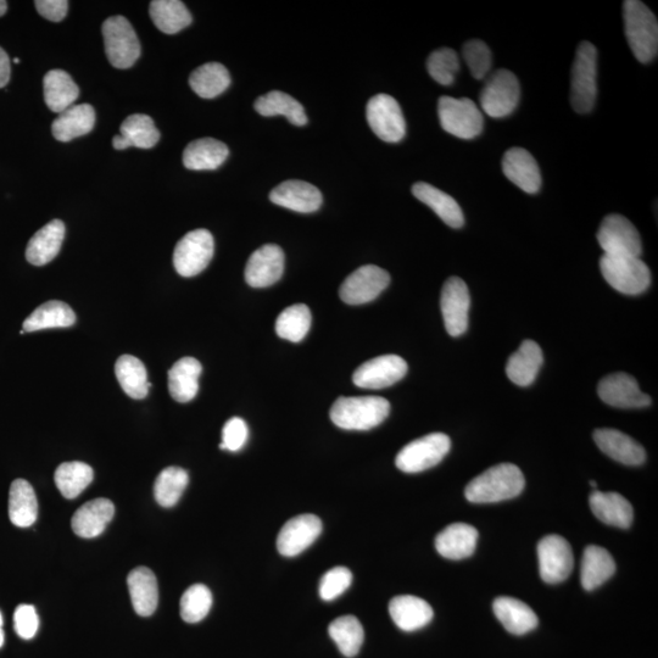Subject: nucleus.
<instances>
[{
    "mask_svg": "<svg viewBox=\"0 0 658 658\" xmlns=\"http://www.w3.org/2000/svg\"><path fill=\"white\" fill-rule=\"evenodd\" d=\"M470 306L471 297L467 284L459 277H450L442 289L440 308L446 332L451 337H460L467 331Z\"/></svg>",
    "mask_w": 658,
    "mask_h": 658,
    "instance_id": "nucleus-15",
    "label": "nucleus"
},
{
    "mask_svg": "<svg viewBox=\"0 0 658 658\" xmlns=\"http://www.w3.org/2000/svg\"><path fill=\"white\" fill-rule=\"evenodd\" d=\"M451 440L444 433H432L404 446L395 465L405 473H420L437 466L448 455Z\"/></svg>",
    "mask_w": 658,
    "mask_h": 658,
    "instance_id": "nucleus-9",
    "label": "nucleus"
},
{
    "mask_svg": "<svg viewBox=\"0 0 658 658\" xmlns=\"http://www.w3.org/2000/svg\"><path fill=\"white\" fill-rule=\"evenodd\" d=\"M427 70L434 81L442 86L453 85L455 76L460 70L459 55L454 49L442 48L436 50L427 60Z\"/></svg>",
    "mask_w": 658,
    "mask_h": 658,
    "instance_id": "nucleus-49",
    "label": "nucleus"
},
{
    "mask_svg": "<svg viewBox=\"0 0 658 658\" xmlns=\"http://www.w3.org/2000/svg\"><path fill=\"white\" fill-rule=\"evenodd\" d=\"M203 366L197 359L183 358L178 360L169 371V392L177 403L186 404L192 401L199 392V377Z\"/></svg>",
    "mask_w": 658,
    "mask_h": 658,
    "instance_id": "nucleus-34",
    "label": "nucleus"
},
{
    "mask_svg": "<svg viewBox=\"0 0 658 658\" xmlns=\"http://www.w3.org/2000/svg\"><path fill=\"white\" fill-rule=\"evenodd\" d=\"M493 610L496 618L511 634H527L538 627L537 615L521 600L501 596L494 601Z\"/></svg>",
    "mask_w": 658,
    "mask_h": 658,
    "instance_id": "nucleus-33",
    "label": "nucleus"
},
{
    "mask_svg": "<svg viewBox=\"0 0 658 658\" xmlns=\"http://www.w3.org/2000/svg\"><path fill=\"white\" fill-rule=\"evenodd\" d=\"M328 633L345 657L358 655L365 639L364 628L354 616L337 618L329 624Z\"/></svg>",
    "mask_w": 658,
    "mask_h": 658,
    "instance_id": "nucleus-44",
    "label": "nucleus"
},
{
    "mask_svg": "<svg viewBox=\"0 0 658 658\" xmlns=\"http://www.w3.org/2000/svg\"><path fill=\"white\" fill-rule=\"evenodd\" d=\"M38 503L35 490L25 479H16L9 493V517L16 527L27 528L36 523Z\"/></svg>",
    "mask_w": 658,
    "mask_h": 658,
    "instance_id": "nucleus-37",
    "label": "nucleus"
},
{
    "mask_svg": "<svg viewBox=\"0 0 658 658\" xmlns=\"http://www.w3.org/2000/svg\"><path fill=\"white\" fill-rule=\"evenodd\" d=\"M230 155L225 143L214 138L197 139L189 143L183 153V165L188 170L211 171L219 169Z\"/></svg>",
    "mask_w": 658,
    "mask_h": 658,
    "instance_id": "nucleus-31",
    "label": "nucleus"
},
{
    "mask_svg": "<svg viewBox=\"0 0 658 658\" xmlns=\"http://www.w3.org/2000/svg\"><path fill=\"white\" fill-rule=\"evenodd\" d=\"M590 485H591V488H594V489L598 488V483H596L594 481H590Z\"/></svg>",
    "mask_w": 658,
    "mask_h": 658,
    "instance_id": "nucleus-59",
    "label": "nucleus"
},
{
    "mask_svg": "<svg viewBox=\"0 0 658 658\" xmlns=\"http://www.w3.org/2000/svg\"><path fill=\"white\" fill-rule=\"evenodd\" d=\"M598 394L604 403L618 409H643L651 405L650 395L641 392L637 379L624 372L602 378Z\"/></svg>",
    "mask_w": 658,
    "mask_h": 658,
    "instance_id": "nucleus-16",
    "label": "nucleus"
},
{
    "mask_svg": "<svg viewBox=\"0 0 658 658\" xmlns=\"http://www.w3.org/2000/svg\"><path fill=\"white\" fill-rule=\"evenodd\" d=\"M596 445L605 455L627 466H640L646 460L643 446L617 429L601 428L594 432Z\"/></svg>",
    "mask_w": 658,
    "mask_h": 658,
    "instance_id": "nucleus-21",
    "label": "nucleus"
},
{
    "mask_svg": "<svg viewBox=\"0 0 658 658\" xmlns=\"http://www.w3.org/2000/svg\"><path fill=\"white\" fill-rule=\"evenodd\" d=\"M407 364L398 355H383L365 362L354 372L353 382L364 389H383L398 383L407 373Z\"/></svg>",
    "mask_w": 658,
    "mask_h": 658,
    "instance_id": "nucleus-17",
    "label": "nucleus"
},
{
    "mask_svg": "<svg viewBox=\"0 0 658 658\" xmlns=\"http://www.w3.org/2000/svg\"><path fill=\"white\" fill-rule=\"evenodd\" d=\"M120 135L128 139L132 147L152 149L158 144L160 132L155 127L152 117L144 114L128 116L122 122Z\"/></svg>",
    "mask_w": 658,
    "mask_h": 658,
    "instance_id": "nucleus-47",
    "label": "nucleus"
},
{
    "mask_svg": "<svg viewBox=\"0 0 658 658\" xmlns=\"http://www.w3.org/2000/svg\"><path fill=\"white\" fill-rule=\"evenodd\" d=\"M127 585L137 615L152 616L159 604L158 581L153 571L147 567L136 568L128 574Z\"/></svg>",
    "mask_w": 658,
    "mask_h": 658,
    "instance_id": "nucleus-29",
    "label": "nucleus"
},
{
    "mask_svg": "<svg viewBox=\"0 0 658 658\" xmlns=\"http://www.w3.org/2000/svg\"><path fill=\"white\" fill-rule=\"evenodd\" d=\"M213 607V594L204 584H194L184 591L181 598V617L184 622L203 621Z\"/></svg>",
    "mask_w": 658,
    "mask_h": 658,
    "instance_id": "nucleus-48",
    "label": "nucleus"
},
{
    "mask_svg": "<svg viewBox=\"0 0 658 658\" xmlns=\"http://www.w3.org/2000/svg\"><path fill=\"white\" fill-rule=\"evenodd\" d=\"M3 644H4L3 616H2V612H0V648H2Z\"/></svg>",
    "mask_w": 658,
    "mask_h": 658,
    "instance_id": "nucleus-57",
    "label": "nucleus"
},
{
    "mask_svg": "<svg viewBox=\"0 0 658 658\" xmlns=\"http://www.w3.org/2000/svg\"><path fill=\"white\" fill-rule=\"evenodd\" d=\"M311 327V312L308 306L297 304L289 306L276 321L278 337L299 343L309 333Z\"/></svg>",
    "mask_w": 658,
    "mask_h": 658,
    "instance_id": "nucleus-46",
    "label": "nucleus"
},
{
    "mask_svg": "<svg viewBox=\"0 0 658 658\" xmlns=\"http://www.w3.org/2000/svg\"><path fill=\"white\" fill-rule=\"evenodd\" d=\"M254 108L261 116L283 115L295 126L308 124V116L305 114L303 105L284 92L272 91L265 94L256 99Z\"/></svg>",
    "mask_w": 658,
    "mask_h": 658,
    "instance_id": "nucleus-41",
    "label": "nucleus"
},
{
    "mask_svg": "<svg viewBox=\"0 0 658 658\" xmlns=\"http://www.w3.org/2000/svg\"><path fill=\"white\" fill-rule=\"evenodd\" d=\"M389 283L390 276L386 270L375 265H366L347 277L339 289V295L345 304H367L375 300Z\"/></svg>",
    "mask_w": 658,
    "mask_h": 658,
    "instance_id": "nucleus-14",
    "label": "nucleus"
},
{
    "mask_svg": "<svg viewBox=\"0 0 658 658\" xmlns=\"http://www.w3.org/2000/svg\"><path fill=\"white\" fill-rule=\"evenodd\" d=\"M616 572V562L610 552L601 546L590 545L584 550L581 566V582L591 591L609 581Z\"/></svg>",
    "mask_w": 658,
    "mask_h": 658,
    "instance_id": "nucleus-36",
    "label": "nucleus"
},
{
    "mask_svg": "<svg viewBox=\"0 0 658 658\" xmlns=\"http://www.w3.org/2000/svg\"><path fill=\"white\" fill-rule=\"evenodd\" d=\"M273 204L300 214L315 213L321 208L323 197L320 189L304 181H286L270 193Z\"/></svg>",
    "mask_w": 658,
    "mask_h": 658,
    "instance_id": "nucleus-20",
    "label": "nucleus"
},
{
    "mask_svg": "<svg viewBox=\"0 0 658 658\" xmlns=\"http://www.w3.org/2000/svg\"><path fill=\"white\" fill-rule=\"evenodd\" d=\"M115 506L108 499L89 501L75 512L71 527L78 537L93 539L99 537L113 521Z\"/></svg>",
    "mask_w": 658,
    "mask_h": 658,
    "instance_id": "nucleus-23",
    "label": "nucleus"
},
{
    "mask_svg": "<svg viewBox=\"0 0 658 658\" xmlns=\"http://www.w3.org/2000/svg\"><path fill=\"white\" fill-rule=\"evenodd\" d=\"M462 55L476 80H483L487 77L493 64L492 52H490L488 44L479 39H472L465 44Z\"/></svg>",
    "mask_w": 658,
    "mask_h": 658,
    "instance_id": "nucleus-50",
    "label": "nucleus"
},
{
    "mask_svg": "<svg viewBox=\"0 0 658 658\" xmlns=\"http://www.w3.org/2000/svg\"><path fill=\"white\" fill-rule=\"evenodd\" d=\"M598 94V50L590 42L579 44L572 68L571 104L579 114L593 110Z\"/></svg>",
    "mask_w": 658,
    "mask_h": 658,
    "instance_id": "nucleus-4",
    "label": "nucleus"
},
{
    "mask_svg": "<svg viewBox=\"0 0 658 658\" xmlns=\"http://www.w3.org/2000/svg\"><path fill=\"white\" fill-rule=\"evenodd\" d=\"M284 253L276 244H266L255 250L245 267V281L253 288H266L281 280Z\"/></svg>",
    "mask_w": 658,
    "mask_h": 658,
    "instance_id": "nucleus-19",
    "label": "nucleus"
},
{
    "mask_svg": "<svg viewBox=\"0 0 658 658\" xmlns=\"http://www.w3.org/2000/svg\"><path fill=\"white\" fill-rule=\"evenodd\" d=\"M8 10V3L3 2V0H0V16H3L5 13H7Z\"/></svg>",
    "mask_w": 658,
    "mask_h": 658,
    "instance_id": "nucleus-58",
    "label": "nucleus"
},
{
    "mask_svg": "<svg viewBox=\"0 0 658 658\" xmlns=\"http://www.w3.org/2000/svg\"><path fill=\"white\" fill-rule=\"evenodd\" d=\"M44 100L53 113H64L75 105L80 97V88L68 72L63 70L49 71L43 80Z\"/></svg>",
    "mask_w": 658,
    "mask_h": 658,
    "instance_id": "nucleus-35",
    "label": "nucleus"
},
{
    "mask_svg": "<svg viewBox=\"0 0 658 658\" xmlns=\"http://www.w3.org/2000/svg\"><path fill=\"white\" fill-rule=\"evenodd\" d=\"M105 52L116 69H130L141 57V43L130 21L124 16H113L104 22Z\"/></svg>",
    "mask_w": 658,
    "mask_h": 658,
    "instance_id": "nucleus-7",
    "label": "nucleus"
},
{
    "mask_svg": "<svg viewBox=\"0 0 658 658\" xmlns=\"http://www.w3.org/2000/svg\"><path fill=\"white\" fill-rule=\"evenodd\" d=\"M65 225L63 221L53 220L42 227L31 238L26 249V259L33 266H44L57 258L64 243Z\"/></svg>",
    "mask_w": 658,
    "mask_h": 658,
    "instance_id": "nucleus-28",
    "label": "nucleus"
},
{
    "mask_svg": "<svg viewBox=\"0 0 658 658\" xmlns=\"http://www.w3.org/2000/svg\"><path fill=\"white\" fill-rule=\"evenodd\" d=\"M76 315L74 310L63 301L52 300L44 303L27 317L22 325L25 333L42 331L49 328H66L74 326Z\"/></svg>",
    "mask_w": 658,
    "mask_h": 658,
    "instance_id": "nucleus-38",
    "label": "nucleus"
},
{
    "mask_svg": "<svg viewBox=\"0 0 658 658\" xmlns=\"http://www.w3.org/2000/svg\"><path fill=\"white\" fill-rule=\"evenodd\" d=\"M438 116L443 130L457 138L473 139L481 135L483 131L482 111L471 99L440 98Z\"/></svg>",
    "mask_w": 658,
    "mask_h": 658,
    "instance_id": "nucleus-6",
    "label": "nucleus"
},
{
    "mask_svg": "<svg viewBox=\"0 0 658 658\" xmlns=\"http://www.w3.org/2000/svg\"><path fill=\"white\" fill-rule=\"evenodd\" d=\"M96 125V111L92 105L78 104L61 113L52 125V133L59 142L86 136Z\"/></svg>",
    "mask_w": 658,
    "mask_h": 658,
    "instance_id": "nucleus-30",
    "label": "nucleus"
},
{
    "mask_svg": "<svg viewBox=\"0 0 658 658\" xmlns=\"http://www.w3.org/2000/svg\"><path fill=\"white\" fill-rule=\"evenodd\" d=\"M389 412V401L381 397H340L329 415L345 431H368L386 421Z\"/></svg>",
    "mask_w": 658,
    "mask_h": 658,
    "instance_id": "nucleus-3",
    "label": "nucleus"
},
{
    "mask_svg": "<svg viewBox=\"0 0 658 658\" xmlns=\"http://www.w3.org/2000/svg\"><path fill=\"white\" fill-rule=\"evenodd\" d=\"M39 627V618L35 607L20 605L14 613V628L19 637L25 640L35 638Z\"/></svg>",
    "mask_w": 658,
    "mask_h": 658,
    "instance_id": "nucleus-53",
    "label": "nucleus"
},
{
    "mask_svg": "<svg viewBox=\"0 0 658 658\" xmlns=\"http://www.w3.org/2000/svg\"><path fill=\"white\" fill-rule=\"evenodd\" d=\"M366 117L371 130L388 143H398L406 135V121L399 103L388 94H377L367 103Z\"/></svg>",
    "mask_w": 658,
    "mask_h": 658,
    "instance_id": "nucleus-12",
    "label": "nucleus"
},
{
    "mask_svg": "<svg viewBox=\"0 0 658 658\" xmlns=\"http://www.w3.org/2000/svg\"><path fill=\"white\" fill-rule=\"evenodd\" d=\"M249 437V429L247 423L242 418L233 417L230 421L226 422L225 427L222 429V443L220 449L237 451L243 449Z\"/></svg>",
    "mask_w": 658,
    "mask_h": 658,
    "instance_id": "nucleus-52",
    "label": "nucleus"
},
{
    "mask_svg": "<svg viewBox=\"0 0 658 658\" xmlns=\"http://www.w3.org/2000/svg\"><path fill=\"white\" fill-rule=\"evenodd\" d=\"M11 74L10 59L3 48H0V88L8 85Z\"/></svg>",
    "mask_w": 658,
    "mask_h": 658,
    "instance_id": "nucleus-55",
    "label": "nucleus"
},
{
    "mask_svg": "<svg viewBox=\"0 0 658 658\" xmlns=\"http://www.w3.org/2000/svg\"><path fill=\"white\" fill-rule=\"evenodd\" d=\"M478 531L471 524L454 523L440 532L436 538L439 555L449 560H464L477 548Z\"/></svg>",
    "mask_w": 658,
    "mask_h": 658,
    "instance_id": "nucleus-24",
    "label": "nucleus"
},
{
    "mask_svg": "<svg viewBox=\"0 0 658 658\" xmlns=\"http://www.w3.org/2000/svg\"><path fill=\"white\" fill-rule=\"evenodd\" d=\"M322 533V522L319 517L305 513L284 524L277 538V550L281 555L294 557L309 549Z\"/></svg>",
    "mask_w": 658,
    "mask_h": 658,
    "instance_id": "nucleus-18",
    "label": "nucleus"
},
{
    "mask_svg": "<svg viewBox=\"0 0 658 658\" xmlns=\"http://www.w3.org/2000/svg\"><path fill=\"white\" fill-rule=\"evenodd\" d=\"M353 574L347 567H334L322 577L320 596L323 601H333L350 588Z\"/></svg>",
    "mask_w": 658,
    "mask_h": 658,
    "instance_id": "nucleus-51",
    "label": "nucleus"
},
{
    "mask_svg": "<svg viewBox=\"0 0 658 658\" xmlns=\"http://www.w3.org/2000/svg\"><path fill=\"white\" fill-rule=\"evenodd\" d=\"M92 467L85 462H64L55 471V484L66 499H76L93 482Z\"/></svg>",
    "mask_w": 658,
    "mask_h": 658,
    "instance_id": "nucleus-43",
    "label": "nucleus"
},
{
    "mask_svg": "<svg viewBox=\"0 0 658 658\" xmlns=\"http://www.w3.org/2000/svg\"><path fill=\"white\" fill-rule=\"evenodd\" d=\"M189 483L186 470L181 467H167L160 472L154 485L156 503L163 507L175 506L182 498Z\"/></svg>",
    "mask_w": 658,
    "mask_h": 658,
    "instance_id": "nucleus-45",
    "label": "nucleus"
},
{
    "mask_svg": "<svg viewBox=\"0 0 658 658\" xmlns=\"http://www.w3.org/2000/svg\"><path fill=\"white\" fill-rule=\"evenodd\" d=\"M590 509L602 523L622 529L632 526L633 506L618 493H602L595 490L589 498Z\"/></svg>",
    "mask_w": 658,
    "mask_h": 658,
    "instance_id": "nucleus-26",
    "label": "nucleus"
},
{
    "mask_svg": "<svg viewBox=\"0 0 658 658\" xmlns=\"http://www.w3.org/2000/svg\"><path fill=\"white\" fill-rule=\"evenodd\" d=\"M598 242L604 250V255L640 258L643 254V244L637 228L622 215L612 214L602 220Z\"/></svg>",
    "mask_w": 658,
    "mask_h": 658,
    "instance_id": "nucleus-11",
    "label": "nucleus"
},
{
    "mask_svg": "<svg viewBox=\"0 0 658 658\" xmlns=\"http://www.w3.org/2000/svg\"><path fill=\"white\" fill-rule=\"evenodd\" d=\"M390 617L404 632L426 627L433 620L434 612L427 601L412 595H400L390 601Z\"/></svg>",
    "mask_w": 658,
    "mask_h": 658,
    "instance_id": "nucleus-25",
    "label": "nucleus"
},
{
    "mask_svg": "<svg viewBox=\"0 0 658 658\" xmlns=\"http://www.w3.org/2000/svg\"><path fill=\"white\" fill-rule=\"evenodd\" d=\"M150 18L161 32L175 35L192 24V14L180 0H154L150 3Z\"/></svg>",
    "mask_w": 658,
    "mask_h": 658,
    "instance_id": "nucleus-40",
    "label": "nucleus"
},
{
    "mask_svg": "<svg viewBox=\"0 0 658 658\" xmlns=\"http://www.w3.org/2000/svg\"><path fill=\"white\" fill-rule=\"evenodd\" d=\"M503 171L505 176L523 192L535 194L542 187V174L537 160L526 149L507 150L503 158Z\"/></svg>",
    "mask_w": 658,
    "mask_h": 658,
    "instance_id": "nucleus-22",
    "label": "nucleus"
},
{
    "mask_svg": "<svg viewBox=\"0 0 658 658\" xmlns=\"http://www.w3.org/2000/svg\"><path fill=\"white\" fill-rule=\"evenodd\" d=\"M14 63H15V64H19V63H20V59H19V58H15V59H14Z\"/></svg>",
    "mask_w": 658,
    "mask_h": 658,
    "instance_id": "nucleus-60",
    "label": "nucleus"
},
{
    "mask_svg": "<svg viewBox=\"0 0 658 658\" xmlns=\"http://www.w3.org/2000/svg\"><path fill=\"white\" fill-rule=\"evenodd\" d=\"M113 146L116 150H125L132 147L128 139L121 135L114 137Z\"/></svg>",
    "mask_w": 658,
    "mask_h": 658,
    "instance_id": "nucleus-56",
    "label": "nucleus"
},
{
    "mask_svg": "<svg viewBox=\"0 0 658 658\" xmlns=\"http://www.w3.org/2000/svg\"><path fill=\"white\" fill-rule=\"evenodd\" d=\"M230 85V72L219 63L204 64L189 77V86L204 99L219 97Z\"/></svg>",
    "mask_w": 658,
    "mask_h": 658,
    "instance_id": "nucleus-42",
    "label": "nucleus"
},
{
    "mask_svg": "<svg viewBox=\"0 0 658 658\" xmlns=\"http://www.w3.org/2000/svg\"><path fill=\"white\" fill-rule=\"evenodd\" d=\"M520 97L521 87L516 75L501 69L488 77L479 96V103L485 114L501 119L516 110Z\"/></svg>",
    "mask_w": 658,
    "mask_h": 658,
    "instance_id": "nucleus-8",
    "label": "nucleus"
},
{
    "mask_svg": "<svg viewBox=\"0 0 658 658\" xmlns=\"http://www.w3.org/2000/svg\"><path fill=\"white\" fill-rule=\"evenodd\" d=\"M624 30L630 49L640 63L648 64L657 57L658 22L652 11L638 0L623 4Z\"/></svg>",
    "mask_w": 658,
    "mask_h": 658,
    "instance_id": "nucleus-2",
    "label": "nucleus"
},
{
    "mask_svg": "<svg viewBox=\"0 0 658 658\" xmlns=\"http://www.w3.org/2000/svg\"><path fill=\"white\" fill-rule=\"evenodd\" d=\"M214 252V237L208 230L187 233L175 248L174 265L178 275L186 278L198 276L209 266Z\"/></svg>",
    "mask_w": 658,
    "mask_h": 658,
    "instance_id": "nucleus-10",
    "label": "nucleus"
},
{
    "mask_svg": "<svg viewBox=\"0 0 658 658\" xmlns=\"http://www.w3.org/2000/svg\"><path fill=\"white\" fill-rule=\"evenodd\" d=\"M600 270L605 281L622 294L639 295L646 292L651 284L648 265L633 256L602 255Z\"/></svg>",
    "mask_w": 658,
    "mask_h": 658,
    "instance_id": "nucleus-5",
    "label": "nucleus"
},
{
    "mask_svg": "<svg viewBox=\"0 0 658 658\" xmlns=\"http://www.w3.org/2000/svg\"><path fill=\"white\" fill-rule=\"evenodd\" d=\"M115 375L128 397L141 400L147 397L152 384L143 362L132 355H122L116 361Z\"/></svg>",
    "mask_w": 658,
    "mask_h": 658,
    "instance_id": "nucleus-39",
    "label": "nucleus"
},
{
    "mask_svg": "<svg viewBox=\"0 0 658 658\" xmlns=\"http://www.w3.org/2000/svg\"><path fill=\"white\" fill-rule=\"evenodd\" d=\"M543 362L544 355L539 344L533 340H524L520 349L513 353L507 361L506 375L517 386H531L537 378Z\"/></svg>",
    "mask_w": 658,
    "mask_h": 658,
    "instance_id": "nucleus-27",
    "label": "nucleus"
},
{
    "mask_svg": "<svg viewBox=\"0 0 658 658\" xmlns=\"http://www.w3.org/2000/svg\"><path fill=\"white\" fill-rule=\"evenodd\" d=\"M35 5L39 15L53 22L63 21L69 10L66 0H37Z\"/></svg>",
    "mask_w": 658,
    "mask_h": 658,
    "instance_id": "nucleus-54",
    "label": "nucleus"
},
{
    "mask_svg": "<svg viewBox=\"0 0 658 658\" xmlns=\"http://www.w3.org/2000/svg\"><path fill=\"white\" fill-rule=\"evenodd\" d=\"M539 572L548 584L566 581L573 570L574 560L570 543L561 535H546L538 544Z\"/></svg>",
    "mask_w": 658,
    "mask_h": 658,
    "instance_id": "nucleus-13",
    "label": "nucleus"
},
{
    "mask_svg": "<svg viewBox=\"0 0 658 658\" xmlns=\"http://www.w3.org/2000/svg\"><path fill=\"white\" fill-rule=\"evenodd\" d=\"M412 194L426 204L442 219L446 225L461 228L465 225V216L461 206L453 197L425 182H418L412 187Z\"/></svg>",
    "mask_w": 658,
    "mask_h": 658,
    "instance_id": "nucleus-32",
    "label": "nucleus"
},
{
    "mask_svg": "<svg viewBox=\"0 0 658 658\" xmlns=\"http://www.w3.org/2000/svg\"><path fill=\"white\" fill-rule=\"evenodd\" d=\"M524 476L520 468L512 464L490 467L468 483L465 495L473 504H493L516 498L523 492Z\"/></svg>",
    "mask_w": 658,
    "mask_h": 658,
    "instance_id": "nucleus-1",
    "label": "nucleus"
}]
</instances>
